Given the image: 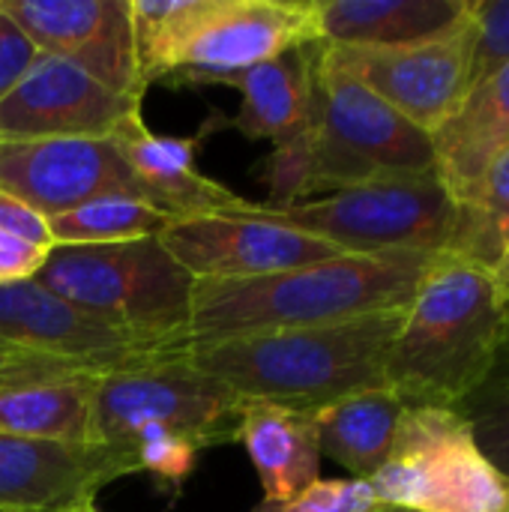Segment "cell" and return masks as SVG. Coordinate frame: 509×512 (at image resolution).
Returning a JSON list of instances; mask_svg holds the SVG:
<instances>
[{
  "mask_svg": "<svg viewBox=\"0 0 509 512\" xmlns=\"http://www.w3.org/2000/svg\"><path fill=\"white\" fill-rule=\"evenodd\" d=\"M366 480H315L285 504H258L252 512H381Z\"/></svg>",
  "mask_w": 509,
  "mask_h": 512,
  "instance_id": "f546056e",
  "label": "cell"
},
{
  "mask_svg": "<svg viewBox=\"0 0 509 512\" xmlns=\"http://www.w3.org/2000/svg\"><path fill=\"white\" fill-rule=\"evenodd\" d=\"M405 402L390 390H366L315 411L321 456L354 474L372 480L390 459L405 417Z\"/></svg>",
  "mask_w": 509,
  "mask_h": 512,
  "instance_id": "603a6c76",
  "label": "cell"
},
{
  "mask_svg": "<svg viewBox=\"0 0 509 512\" xmlns=\"http://www.w3.org/2000/svg\"><path fill=\"white\" fill-rule=\"evenodd\" d=\"M507 321L492 276L441 252L405 309L387 387L408 408H459L498 366Z\"/></svg>",
  "mask_w": 509,
  "mask_h": 512,
  "instance_id": "3957f363",
  "label": "cell"
},
{
  "mask_svg": "<svg viewBox=\"0 0 509 512\" xmlns=\"http://www.w3.org/2000/svg\"><path fill=\"white\" fill-rule=\"evenodd\" d=\"M204 135H159L132 114L114 135V147L135 177L141 198L162 210L171 222L240 210L246 198L201 174L198 147Z\"/></svg>",
  "mask_w": 509,
  "mask_h": 512,
  "instance_id": "e0dca14e",
  "label": "cell"
},
{
  "mask_svg": "<svg viewBox=\"0 0 509 512\" xmlns=\"http://www.w3.org/2000/svg\"><path fill=\"white\" fill-rule=\"evenodd\" d=\"M498 363L509 366V321H507V330H504V342H501V357H498Z\"/></svg>",
  "mask_w": 509,
  "mask_h": 512,
  "instance_id": "8d00e7d4",
  "label": "cell"
},
{
  "mask_svg": "<svg viewBox=\"0 0 509 512\" xmlns=\"http://www.w3.org/2000/svg\"><path fill=\"white\" fill-rule=\"evenodd\" d=\"M456 411L471 426L480 453L509 477V366L498 363L492 375L459 402Z\"/></svg>",
  "mask_w": 509,
  "mask_h": 512,
  "instance_id": "484cf974",
  "label": "cell"
},
{
  "mask_svg": "<svg viewBox=\"0 0 509 512\" xmlns=\"http://www.w3.org/2000/svg\"><path fill=\"white\" fill-rule=\"evenodd\" d=\"M509 252V147L492 162L477 192L459 204L447 255L492 273Z\"/></svg>",
  "mask_w": 509,
  "mask_h": 512,
  "instance_id": "d4e9b609",
  "label": "cell"
},
{
  "mask_svg": "<svg viewBox=\"0 0 509 512\" xmlns=\"http://www.w3.org/2000/svg\"><path fill=\"white\" fill-rule=\"evenodd\" d=\"M132 114H141V99L108 90L63 57L39 54L0 102V141L111 138Z\"/></svg>",
  "mask_w": 509,
  "mask_h": 512,
  "instance_id": "4fadbf2b",
  "label": "cell"
},
{
  "mask_svg": "<svg viewBox=\"0 0 509 512\" xmlns=\"http://www.w3.org/2000/svg\"><path fill=\"white\" fill-rule=\"evenodd\" d=\"M366 483L381 507L509 512V477L480 453L456 408H405L387 465Z\"/></svg>",
  "mask_w": 509,
  "mask_h": 512,
  "instance_id": "9c48e42d",
  "label": "cell"
},
{
  "mask_svg": "<svg viewBox=\"0 0 509 512\" xmlns=\"http://www.w3.org/2000/svg\"><path fill=\"white\" fill-rule=\"evenodd\" d=\"M0 9L42 54L63 57L108 90L144 102L129 0H0Z\"/></svg>",
  "mask_w": 509,
  "mask_h": 512,
  "instance_id": "7c38bea8",
  "label": "cell"
},
{
  "mask_svg": "<svg viewBox=\"0 0 509 512\" xmlns=\"http://www.w3.org/2000/svg\"><path fill=\"white\" fill-rule=\"evenodd\" d=\"M96 375L54 369L0 381V435L48 444H93Z\"/></svg>",
  "mask_w": 509,
  "mask_h": 512,
  "instance_id": "44dd1931",
  "label": "cell"
},
{
  "mask_svg": "<svg viewBox=\"0 0 509 512\" xmlns=\"http://www.w3.org/2000/svg\"><path fill=\"white\" fill-rule=\"evenodd\" d=\"M471 15L438 39L402 48H336L327 57L408 117L423 132H435L471 90Z\"/></svg>",
  "mask_w": 509,
  "mask_h": 512,
  "instance_id": "8fae6325",
  "label": "cell"
},
{
  "mask_svg": "<svg viewBox=\"0 0 509 512\" xmlns=\"http://www.w3.org/2000/svg\"><path fill=\"white\" fill-rule=\"evenodd\" d=\"M39 54L42 51L33 45V39L0 9V102L27 75Z\"/></svg>",
  "mask_w": 509,
  "mask_h": 512,
  "instance_id": "4dcf8cb0",
  "label": "cell"
},
{
  "mask_svg": "<svg viewBox=\"0 0 509 512\" xmlns=\"http://www.w3.org/2000/svg\"><path fill=\"white\" fill-rule=\"evenodd\" d=\"M141 81L231 84L318 42L315 0H129Z\"/></svg>",
  "mask_w": 509,
  "mask_h": 512,
  "instance_id": "277c9868",
  "label": "cell"
},
{
  "mask_svg": "<svg viewBox=\"0 0 509 512\" xmlns=\"http://www.w3.org/2000/svg\"><path fill=\"white\" fill-rule=\"evenodd\" d=\"M54 369H63V366H51V363H42V360L24 357V354H12V351L0 348V381H12V378H24V375H39V372H54Z\"/></svg>",
  "mask_w": 509,
  "mask_h": 512,
  "instance_id": "836d02e7",
  "label": "cell"
},
{
  "mask_svg": "<svg viewBox=\"0 0 509 512\" xmlns=\"http://www.w3.org/2000/svg\"><path fill=\"white\" fill-rule=\"evenodd\" d=\"M318 60L321 42H309L237 75L228 87L243 96L231 126L252 141L273 144L303 132L312 120Z\"/></svg>",
  "mask_w": 509,
  "mask_h": 512,
  "instance_id": "7402d4cb",
  "label": "cell"
},
{
  "mask_svg": "<svg viewBox=\"0 0 509 512\" xmlns=\"http://www.w3.org/2000/svg\"><path fill=\"white\" fill-rule=\"evenodd\" d=\"M138 474L135 459L105 444H48L0 435V512H54Z\"/></svg>",
  "mask_w": 509,
  "mask_h": 512,
  "instance_id": "2e32d148",
  "label": "cell"
},
{
  "mask_svg": "<svg viewBox=\"0 0 509 512\" xmlns=\"http://www.w3.org/2000/svg\"><path fill=\"white\" fill-rule=\"evenodd\" d=\"M237 441L261 480L264 504H285L321 480V438L312 411L243 399Z\"/></svg>",
  "mask_w": 509,
  "mask_h": 512,
  "instance_id": "d6986e66",
  "label": "cell"
},
{
  "mask_svg": "<svg viewBox=\"0 0 509 512\" xmlns=\"http://www.w3.org/2000/svg\"><path fill=\"white\" fill-rule=\"evenodd\" d=\"M492 276V285H495V297L498 303L509 312V252L501 258V264L489 273Z\"/></svg>",
  "mask_w": 509,
  "mask_h": 512,
  "instance_id": "e575fe53",
  "label": "cell"
},
{
  "mask_svg": "<svg viewBox=\"0 0 509 512\" xmlns=\"http://www.w3.org/2000/svg\"><path fill=\"white\" fill-rule=\"evenodd\" d=\"M509 147V66L468 90L459 108L432 132L435 174L456 198L468 201L492 162Z\"/></svg>",
  "mask_w": 509,
  "mask_h": 512,
  "instance_id": "ac0fdd59",
  "label": "cell"
},
{
  "mask_svg": "<svg viewBox=\"0 0 509 512\" xmlns=\"http://www.w3.org/2000/svg\"><path fill=\"white\" fill-rule=\"evenodd\" d=\"M0 231L18 237L24 243L42 246V249H54L51 231H48V219L42 213H36L27 201L9 195L3 189H0Z\"/></svg>",
  "mask_w": 509,
  "mask_h": 512,
  "instance_id": "1f68e13d",
  "label": "cell"
},
{
  "mask_svg": "<svg viewBox=\"0 0 509 512\" xmlns=\"http://www.w3.org/2000/svg\"><path fill=\"white\" fill-rule=\"evenodd\" d=\"M0 189L45 219L102 195L141 198L111 138L0 141Z\"/></svg>",
  "mask_w": 509,
  "mask_h": 512,
  "instance_id": "5bb4252c",
  "label": "cell"
},
{
  "mask_svg": "<svg viewBox=\"0 0 509 512\" xmlns=\"http://www.w3.org/2000/svg\"><path fill=\"white\" fill-rule=\"evenodd\" d=\"M309 159L312 198L381 177L435 171L432 135L339 69L324 42L309 120Z\"/></svg>",
  "mask_w": 509,
  "mask_h": 512,
  "instance_id": "8992f818",
  "label": "cell"
},
{
  "mask_svg": "<svg viewBox=\"0 0 509 512\" xmlns=\"http://www.w3.org/2000/svg\"><path fill=\"white\" fill-rule=\"evenodd\" d=\"M0 348L81 372H108L156 357L33 279L0 285Z\"/></svg>",
  "mask_w": 509,
  "mask_h": 512,
  "instance_id": "9a60e30c",
  "label": "cell"
},
{
  "mask_svg": "<svg viewBox=\"0 0 509 512\" xmlns=\"http://www.w3.org/2000/svg\"><path fill=\"white\" fill-rule=\"evenodd\" d=\"M402 318L405 312H384L330 327L192 342L186 357L246 402H276L315 414L354 393L387 387Z\"/></svg>",
  "mask_w": 509,
  "mask_h": 512,
  "instance_id": "7a4b0ae2",
  "label": "cell"
},
{
  "mask_svg": "<svg viewBox=\"0 0 509 512\" xmlns=\"http://www.w3.org/2000/svg\"><path fill=\"white\" fill-rule=\"evenodd\" d=\"M381 512H414V510H402V507H384Z\"/></svg>",
  "mask_w": 509,
  "mask_h": 512,
  "instance_id": "74e56055",
  "label": "cell"
},
{
  "mask_svg": "<svg viewBox=\"0 0 509 512\" xmlns=\"http://www.w3.org/2000/svg\"><path fill=\"white\" fill-rule=\"evenodd\" d=\"M435 258L432 252L336 255L258 279L195 282L192 342L330 327L405 312Z\"/></svg>",
  "mask_w": 509,
  "mask_h": 512,
  "instance_id": "6da1fadb",
  "label": "cell"
},
{
  "mask_svg": "<svg viewBox=\"0 0 509 512\" xmlns=\"http://www.w3.org/2000/svg\"><path fill=\"white\" fill-rule=\"evenodd\" d=\"M54 512H102L93 501H81V504H69V507H60Z\"/></svg>",
  "mask_w": 509,
  "mask_h": 512,
  "instance_id": "d590c367",
  "label": "cell"
},
{
  "mask_svg": "<svg viewBox=\"0 0 509 512\" xmlns=\"http://www.w3.org/2000/svg\"><path fill=\"white\" fill-rule=\"evenodd\" d=\"M48 252H51V249L24 243V240L12 237V234H6V231H0V285L33 279V276L42 270Z\"/></svg>",
  "mask_w": 509,
  "mask_h": 512,
  "instance_id": "d6a6232c",
  "label": "cell"
},
{
  "mask_svg": "<svg viewBox=\"0 0 509 512\" xmlns=\"http://www.w3.org/2000/svg\"><path fill=\"white\" fill-rule=\"evenodd\" d=\"M474 27L471 87L509 66V0H468Z\"/></svg>",
  "mask_w": 509,
  "mask_h": 512,
  "instance_id": "83f0119b",
  "label": "cell"
},
{
  "mask_svg": "<svg viewBox=\"0 0 509 512\" xmlns=\"http://www.w3.org/2000/svg\"><path fill=\"white\" fill-rule=\"evenodd\" d=\"M162 243L195 282L258 279L345 255L252 201L240 210L171 222L162 231Z\"/></svg>",
  "mask_w": 509,
  "mask_h": 512,
  "instance_id": "30bf717a",
  "label": "cell"
},
{
  "mask_svg": "<svg viewBox=\"0 0 509 512\" xmlns=\"http://www.w3.org/2000/svg\"><path fill=\"white\" fill-rule=\"evenodd\" d=\"M126 453L135 459L138 474H150L168 495L177 498L180 486L192 477V471L198 465L201 447L192 444L183 435L162 432V429H150V432L138 435L126 447Z\"/></svg>",
  "mask_w": 509,
  "mask_h": 512,
  "instance_id": "4316f807",
  "label": "cell"
},
{
  "mask_svg": "<svg viewBox=\"0 0 509 512\" xmlns=\"http://www.w3.org/2000/svg\"><path fill=\"white\" fill-rule=\"evenodd\" d=\"M171 219L132 195H102L48 219L54 246H114L162 237Z\"/></svg>",
  "mask_w": 509,
  "mask_h": 512,
  "instance_id": "cb8c5ba5",
  "label": "cell"
},
{
  "mask_svg": "<svg viewBox=\"0 0 509 512\" xmlns=\"http://www.w3.org/2000/svg\"><path fill=\"white\" fill-rule=\"evenodd\" d=\"M309 171H312V159H309V126L285 141L273 144V153L264 162V186L273 195V207H285V204H297V201H309Z\"/></svg>",
  "mask_w": 509,
  "mask_h": 512,
  "instance_id": "f1b7e54d",
  "label": "cell"
},
{
  "mask_svg": "<svg viewBox=\"0 0 509 512\" xmlns=\"http://www.w3.org/2000/svg\"><path fill=\"white\" fill-rule=\"evenodd\" d=\"M243 399L195 369L183 351L99 372L93 381V444L126 450L150 429L201 450L237 441Z\"/></svg>",
  "mask_w": 509,
  "mask_h": 512,
  "instance_id": "52a82bcc",
  "label": "cell"
},
{
  "mask_svg": "<svg viewBox=\"0 0 509 512\" xmlns=\"http://www.w3.org/2000/svg\"><path fill=\"white\" fill-rule=\"evenodd\" d=\"M468 0H315L318 42L336 48H402L462 24Z\"/></svg>",
  "mask_w": 509,
  "mask_h": 512,
  "instance_id": "ffe728a7",
  "label": "cell"
},
{
  "mask_svg": "<svg viewBox=\"0 0 509 512\" xmlns=\"http://www.w3.org/2000/svg\"><path fill=\"white\" fill-rule=\"evenodd\" d=\"M33 282L153 354L192 345L195 279L162 237L114 246H54Z\"/></svg>",
  "mask_w": 509,
  "mask_h": 512,
  "instance_id": "5b68a950",
  "label": "cell"
},
{
  "mask_svg": "<svg viewBox=\"0 0 509 512\" xmlns=\"http://www.w3.org/2000/svg\"><path fill=\"white\" fill-rule=\"evenodd\" d=\"M276 219L333 243L345 255L447 252L459 204L435 171L369 180L333 195L273 207Z\"/></svg>",
  "mask_w": 509,
  "mask_h": 512,
  "instance_id": "ba28073f",
  "label": "cell"
}]
</instances>
